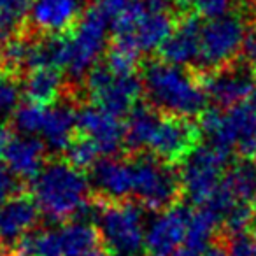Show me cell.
Listing matches in <instances>:
<instances>
[{
	"label": "cell",
	"instance_id": "4dcf8cb0",
	"mask_svg": "<svg viewBox=\"0 0 256 256\" xmlns=\"http://www.w3.org/2000/svg\"><path fill=\"white\" fill-rule=\"evenodd\" d=\"M20 107V84L12 78H0V120Z\"/></svg>",
	"mask_w": 256,
	"mask_h": 256
},
{
	"label": "cell",
	"instance_id": "836d02e7",
	"mask_svg": "<svg viewBox=\"0 0 256 256\" xmlns=\"http://www.w3.org/2000/svg\"><path fill=\"white\" fill-rule=\"evenodd\" d=\"M126 4H128V0H95V8L98 9L106 18H109L110 23L123 12Z\"/></svg>",
	"mask_w": 256,
	"mask_h": 256
},
{
	"label": "cell",
	"instance_id": "277c9868",
	"mask_svg": "<svg viewBox=\"0 0 256 256\" xmlns=\"http://www.w3.org/2000/svg\"><path fill=\"white\" fill-rule=\"evenodd\" d=\"M110 20L96 8L86 9L68 34H62V64L72 79H81L96 67L104 53Z\"/></svg>",
	"mask_w": 256,
	"mask_h": 256
},
{
	"label": "cell",
	"instance_id": "7bdbcfd3",
	"mask_svg": "<svg viewBox=\"0 0 256 256\" xmlns=\"http://www.w3.org/2000/svg\"><path fill=\"white\" fill-rule=\"evenodd\" d=\"M2 67H4V65H2V60H0V72H2Z\"/></svg>",
	"mask_w": 256,
	"mask_h": 256
},
{
	"label": "cell",
	"instance_id": "ac0fdd59",
	"mask_svg": "<svg viewBox=\"0 0 256 256\" xmlns=\"http://www.w3.org/2000/svg\"><path fill=\"white\" fill-rule=\"evenodd\" d=\"M46 144L42 139L32 136H18L12 137L4 154L6 165L14 172L18 178L34 179L46 164Z\"/></svg>",
	"mask_w": 256,
	"mask_h": 256
},
{
	"label": "cell",
	"instance_id": "52a82bcc",
	"mask_svg": "<svg viewBox=\"0 0 256 256\" xmlns=\"http://www.w3.org/2000/svg\"><path fill=\"white\" fill-rule=\"evenodd\" d=\"M134 195L142 207L150 210H164L174 207L181 193V178L168 162L148 154L132 160Z\"/></svg>",
	"mask_w": 256,
	"mask_h": 256
},
{
	"label": "cell",
	"instance_id": "9c48e42d",
	"mask_svg": "<svg viewBox=\"0 0 256 256\" xmlns=\"http://www.w3.org/2000/svg\"><path fill=\"white\" fill-rule=\"evenodd\" d=\"M248 28L240 16L226 14L202 25L200 53L196 64L209 72L220 70L232 64L242 51Z\"/></svg>",
	"mask_w": 256,
	"mask_h": 256
},
{
	"label": "cell",
	"instance_id": "44dd1931",
	"mask_svg": "<svg viewBox=\"0 0 256 256\" xmlns=\"http://www.w3.org/2000/svg\"><path fill=\"white\" fill-rule=\"evenodd\" d=\"M62 88H64V74L60 68L54 67L34 68L23 81V92L28 102L39 106H53Z\"/></svg>",
	"mask_w": 256,
	"mask_h": 256
},
{
	"label": "cell",
	"instance_id": "f35d334b",
	"mask_svg": "<svg viewBox=\"0 0 256 256\" xmlns=\"http://www.w3.org/2000/svg\"><path fill=\"white\" fill-rule=\"evenodd\" d=\"M86 256H112V254H110V252L107 251L106 248H95L92 252H88Z\"/></svg>",
	"mask_w": 256,
	"mask_h": 256
},
{
	"label": "cell",
	"instance_id": "7c38bea8",
	"mask_svg": "<svg viewBox=\"0 0 256 256\" xmlns=\"http://www.w3.org/2000/svg\"><path fill=\"white\" fill-rule=\"evenodd\" d=\"M192 212L188 207L174 206L160 212L146 228V252L150 256H170L186 242Z\"/></svg>",
	"mask_w": 256,
	"mask_h": 256
},
{
	"label": "cell",
	"instance_id": "6da1fadb",
	"mask_svg": "<svg viewBox=\"0 0 256 256\" xmlns=\"http://www.w3.org/2000/svg\"><path fill=\"white\" fill-rule=\"evenodd\" d=\"M40 212L50 220H82L92 210L88 204L90 179L68 162H50L30 182Z\"/></svg>",
	"mask_w": 256,
	"mask_h": 256
},
{
	"label": "cell",
	"instance_id": "b9f144b4",
	"mask_svg": "<svg viewBox=\"0 0 256 256\" xmlns=\"http://www.w3.org/2000/svg\"><path fill=\"white\" fill-rule=\"evenodd\" d=\"M252 207H254V210H256V195H254V198H252Z\"/></svg>",
	"mask_w": 256,
	"mask_h": 256
},
{
	"label": "cell",
	"instance_id": "cb8c5ba5",
	"mask_svg": "<svg viewBox=\"0 0 256 256\" xmlns=\"http://www.w3.org/2000/svg\"><path fill=\"white\" fill-rule=\"evenodd\" d=\"M221 223V218L209 207H200L193 210L190 220L188 235H186L184 248L192 249L193 252H206L210 248V240L216 235L218 224Z\"/></svg>",
	"mask_w": 256,
	"mask_h": 256
},
{
	"label": "cell",
	"instance_id": "d6986e66",
	"mask_svg": "<svg viewBox=\"0 0 256 256\" xmlns=\"http://www.w3.org/2000/svg\"><path fill=\"white\" fill-rule=\"evenodd\" d=\"M76 128H78V110L68 104H53L48 106L40 139L53 153L67 151L70 142L76 139Z\"/></svg>",
	"mask_w": 256,
	"mask_h": 256
},
{
	"label": "cell",
	"instance_id": "5b68a950",
	"mask_svg": "<svg viewBox=\"0 0 256 256\" xmlns=\"http://www.w3.org/2000/svg\"><path fill=\"white\" fill-rule=\"evenodd\" d=\"M104 248L112 256H144L146 224L142 209L134 202H106L95 214Z\"/></svg>",
	"mask_w": 256,
	"mask_h": 256
},
{
	"label": "cell",
	"instance_id": "484cf974",
	"mask_svg": "<svg viewBox=\"0 0 256 256\" xmlns=\"http://www.w3.org/2000/svg\"><path fill=\"white\" fill-rule=\"evenodd\" d=\"M34 0H0V48L16 37Z\"/></svg>",
	"mask_w": 256,
	"mask_h": 256
},
{
	"label": "cell",
	"instance_id": "83f0119b",
	"mask_svg": "<svg viewBox=\"0 0 256 256\" xmlns=\"http://www.w3.org/2000/svg\"><path fill=\"white\" fill-rule=\"evenodd\" d=\"M30 53H32V39L14 37L2 48L0 60L9 70H25L30 67Z\"/></svg>",
	"mask_w": 256,
	"mask_h": 256
},
{
	"label": "cell",
	"instance_id": "9a60e30c",
	"mask_svg": "<svg viewBox=\"0 0 256 256\" xmlns=\"http://www.w3.org/2000/svg\"><path fill=\"white\" fill-rule=\"evenodd\" d=\"M86 0H34L30 8V22L37 30L60 36L72 30L82 16Z\"/></svg>",
	"mask_w": 256,
	"mask_h": 256
},
{
	"label": "cell",
	"instance_id": "d4e9b609",
	"mask_svg": "<svg viewBox=\"0 0 256 256\" xmlns=\"http://www.w3.org/2000/svg\"><path fill=\"white\" fill-rule=\"evenodd\" d=\"M158 120L160 114L153 107H136L124 124V146L132 151L146 150Z\"/></svg>",
	"mask_w": 256,
	"mask_h": 256
},
{
	"label": "cell",
	"instance_id": "e575fe53",
	"mask_svg": "<svg viewBox=\"0 0 256 256\" xmlns=\"http://www.w3.org/2000/svg\"><path fill=\"white\" fill-rule=\"evenodd\" d=\"M242 54H244V58L248 60V64L256 65V26L248 30L244 46H242Z\"/></svg>",
	"mask_w": 256,
	"mask_h": 256
},
{
	"label": "cell",
	"instance_id": "ba28073f",
	"mask_svg": "<svg viewBox=\"0 0 256 256\" xmlns=\"http://www.w3.org/2000/svg\"><path fill=\"white\" fill-rule=\"evenodd\" d=\"M230 153L212 144L196 146L181 168V188L193 204L206 206L224 178V168L228 165Z\"/></svg>",
	"mask_w": 256,
	"mask_h": 256
},
{
	"label": "cell",
	"instance_id": "d6a6232c",
	"mask_svg": "<svg viewBox=\"0 0 256 256\" xmlns=\"http://www.w3.org/2000/svg\"><path fill=\"white\" fill-rule=\"evenodd\" d=\"M256 246V238L248 232L232 234L226 237V252L228 256H252Z\"/></svg>",
	"mask_w": 256,
	"mask_h": 256
},
{
	"label": "cell",
	"instance_id": "d590c367",
	"mask_svg": "<svg viewBox=\"0 0 256 256\" xmlns=\"http://www.w3.org/2000/svg\"><path fill=\"white\" fill-rule=\"evenodd\" d=\"M11 139H12V137H11V134H9L8 128L0 124V158H4L9 142H11Z\"/></svg>",
	"mask_w": 256,
	"mask_h": 256
},
{
	"label": "cell",
	"instance_id": "8992f818",
	"mask_svg": "<svg viewBox=\"0 0 256 256\" xmlns=\"http://www.w3.org/2000/svg\"><path fill=\"white\" fill-rule=\"evenodd\" d=\"M200 130L212 146L228 153L237 150L248 160L256 158V109L251 104L206 110Z\"/></svg>",
	"mask_w": 256,
	"mask_h": 256
},
{
	"label": "cell",
	"instance_id": "7a4b0ae2",
	"mask_svg": "<svg viewBox=\"0 0 256 256\" xmlns=\"http://www.w3.org/2000/svg\"><path fill=\"white\" fill-rule=\"evenodd\" d=\"M174 0H128L126 8L110 23L112 46L134 53L162 50L176 28Z\"/></svg>",
	"mask_w": 256,
	"mask_h": 256
},
{
	"label": "cell",
	"instance_id": "1f68e13d",
	"mask_svg": "<svg viewBox=\"0 0 256 256\" xmlns=\"http://www.w3.org/2000/svg\"><path fill=\"white\" fill-rule=\"evenodd\" d=\"M20 190H22L20 178L6 164H0V206L14 196H20Z\"/></svg>",
	"mask_w": 256,
	"mask_h": 256
},
{
	"label": "cell",
	"instance_id": "3957f363",
	"mask_svg": "<svg viewBox=\"0 0 256 256\" xmlns=\"http://www.w3.org/2000/svg\"><path fill=\"white\" fill-rule=\"evenodd\" d=\"M144 93L154 110L165 116L188 120L206 112L207 95L202 81H196L184 67L168 62H150L142 76Z\"/></svg>",
	"mask_w": 256,
	"mask_h": 256
},
{
	"label": "cell",
	"instance_id": "e0dca14e",
	"mask_svg": "<svg viewBox=\"0 0 256 256\" xmlns=\"http://www.w3.org/2000/svg\"><path fill=\"white\" fill-rule=\"evenodd\" d=\"M40 209L34 198L14 196L0 206V242L12 244L30 234L39 221Z\"/></svg>",
	"mask_w": 256,
	"mask_h": 256
},
{
	"label": "cell",
	"instance_id": "7402d4cb",
	"mask_svg": "<svg viewBox=\"0 0 256 256\" xmlns=\"http://www.w3.org/2000/svg\"><path fill=\"white\" fill-rule=\"evenodd\" d=\"M220 188L237 204L252 202L256 195V162L242 160L224 174Z\"/></svg>",
	"mask_w": 256,
	"mask_h": 256
},
{
	"label": "cell",
	"instance_id": "4316f807",
	"mask_svg": "<svg viewBox=\"0 0 256 256\" xmlns=\"http://www.w3.org/2000/svg\"><path fill=\"white\" fill-rule=\"evenodd\" d=\"M48 106H39L34 102H25L12 114V124L20 132V136H32L42 132L44 120H46Z\"/></svg>",
	"mask_w": 256,
	"mask_h": 256
},
{
	"label": "cell",
	"instance_id": "5bb4252c",
	"mask_svg": "<svg viewBox=\"0 0 256 256\" xmlns=\"http://www.w3.org/2000/svg\"><path fill=\"white\" fill-rule=\"evenodd\" d=\"M204 92L207 98L212 100L216 106L230 109L244 100L251 98L254 88V78L246 67H224L210 72L202 81Z\"/></svg>",
	"mask_w": 256,
	"mask_h": 256
},
{
	"label": "cell",
	"instance_id": "8fae6325",
	"mask_svg": "<svg viewBox=\"0 0 256 256\" xmlns=\"http://www.w3.org/2000/svg\"><path fill=\"white\" fill-rule=\"evenodd\" d=\"M200 134L202 132H198L188 120L160 116L151 132L146 150H150L153 156L168 162V164L184 160L196 148L195 144Z\"/></svg>",
	"mask_w": 256,
	"mask_h": 256
},
{
	"label": "cell",
	"instance_id": "ab89813d",
	"mask_svg": "<svg viewBox=\"0 0 256 256\" xmlns=\"http://www.w3.org/2000/svg\"><path fill=\"white\" fill-rule=\"evenodd\" d=\"M251 235L256 238V216H254V220H252V223H251Z\"/></svg>",
	"mask_w": 256,
	"mask_h": 256
},
{
	"label": "cell",
	"instance_id": "ffe728a7",
	"mask_svg": "<svg viewBox=\"0 0 256 256\" xmlns=\"http://www.w3.org/2000/svg\"><path fill=\"white\" fill-rule=\"evenodd\" d=\"M202 25L196 18H186L174 28L172 36L162 48V58L168 64L184 67L198 60Z\"/></svg>",
	"mask_w": 256,
	"mask_h": 256
},
{
	"label": "cell",
	"instance_id": "603a6c76",
	"mask_svg": "<svg viewBox=\"0 0 256 256\" xmlns=\"http://www.w3.org/2000/svg\"><path fill=\"white\" fill-rule=\"evenodd\" d=\"M64 256H86L96 248L100 235L93 224L84 220H74L58 230Z\"/></svg>",
	"mask_w": 256,
	"mask_h": 256
},
{
	"label": "cell",
	"instance_id": "74e56055",
	"mask_svg": "<svg viewBox=\"0 0 256 256\" xmlns=\"http://www.w3.org/2000/svg\"><path fill=\"white\" fill-rule=\"evenodd\" d=\"M170 256H196V252H193L192 249H188V248H179L178 251H174Z\"/></svg>",
	"mask_w": 256,
	"mask_h": 256
},
{
	"label": "cell",
	"instance_id": "f546056e",
	"mask_svg": "<svg viewBox=\"0 0 256 256\" xmlns=\"http://www.w3.org/2000/svg\"><path fill=\"white\" fill-rule=\"evenodd\" d=\"M181 8L210 22V20H218L228 14L230 0H181Z\"/></svg>",
	"mask_w": 256,
	"mask_h": 256
},
{
	"label": "cell",
	"instance_id": "30bf717a",
	"mask_svg": "<svg viewBox=\"0 0 256 256\" xmlns=\"http://www.w3.org/2000/svg\"><path fill=\"white\" fill-rule=\"evenodd\" d=\"M86 88L100 109L123 116L136 109L140 93L144 92L142 79L136 74H116L106 64L96 65L86 79Z\"/></svg>",
	"mask_w": 256,
	"mask_h": 256
},
{
	"label": "cell",
	"instance_id": "2e32d148",
	"mask_svg": "<svg viewBox=\"0 0 256 256\" xmlns=\"http://www.w3.org/2000/svg\"><path fill=\"white\" fill-rule=\"evenodd\" d=\"M92 184L106 202H124V198L134 195L132 160H98L92 170Z\"/></svg>",
	"mask_w": 256,
	"mask_h": 256
},
{
	"label": "cell",
	"instance_id": "60d3db41",
	"mask_svg": "<svg viewBox=\"0 0 256 256\" xmlns=\"http://www.w3.org/2000/svg\"><path fill=\"white\" fill-rule=\"evenodd\" d=\"M0 256H6V251H4V248H2V242H0Z\"/></svg>",
	"mask_w": 256,
	"mask_h": 256
},
{
	"label": "cell",
	"instance_id": "4fadbf2b",
	"mask_svg": "<svg viewBox=\"0 0 256 256\" xmlns=\"http://www.w3.org/2000/svg\"><path fill=\"white\" fill-rule=\"evenodd\" d=\"M78 130L107 156L118 153L124 144V123L95 104L78 109Z\"/></svg>",
	"mask_w": 256,
	"mask_h": 256
},
{
	"label": "cell",
	"instance_id": "f1b7e54d",
	"mask_svg": "<svg viewBox=\"0 0 256 256\" xmlns=\"http://www.w3.org/2000/svg\"><path fill=\"white\" fill-rule=\"evenodd\" d=\"M67 158H68V164L74 165L76 168H88V167H95L98 164L96 158L100 156V151L88 137L81 136V137H76L74 140L70 142V146L67 148Z\"/></svg>",
	"mask_w": 256,
	"mask_h": 256
},
{
	"label": "cell",
	"instance_id": "8d00e7d4",
	"mask_svg": "<svg viewBox=\"0 0 256 256\" xmlns=\"http://www.w3.org/2000/svg\"><path fill=\"white\" fill-rule=\"evenodd\" d=\"M202 256H228V252H226V249H224V246L212 244L206 252H202Z\"/></svg>",
	"mask_w": 256,
	"mask_h": 256
}]
</instances>
